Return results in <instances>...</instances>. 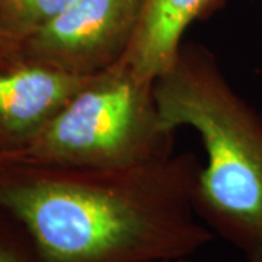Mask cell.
<instances>
[{
	"mask_svg": "<svg viewBox=\"0 0 262 262\" xmlns=\"http://www.w3.org/2000/svg\"><path fill=\"white\" fill-rule=\"evenodd\" d=\"M191 151L83 168L24 160L0 170V208L25 227L37 262H147L214 239L194 207Z\"/></svg>",
	"mask_w": 262,
	"mask_h": 262,
	"instance_id": "cell-1",
	"label": "cell"
},
{
	"mask_svg": "<svg viewBox=\"0 0 262 262\" xmlns=\"http://www.w3.org/2000/svg\"><path fill=\"white\" fill-rule=\"evenodd\" d=\"M162 125L200 136L194 207L201 222L237 248L246 262H262V117L227 80L201 44L182 42L155 82Z\"/></svg>",
	"mask_w": 262,
	"mask_h": 262,
	"instance_id": "cell-2",
	"label": "cell"
},
{
	"mask_svg": "<svg viewBox=\"0 0 262 262\" xmlns=\"http://www.w3.org/2000/svg\"><path fill=\"white\" fill-rule=\"evenodd\" d=\"M172 141L155 82L137 77L120 60L84 84L24 155L50 165L115 168L169 155Z\"/></svg>",
	"mask_w": 262,
	"mask_h": 262,
	"instance_id": "cell-3",
	"label": "cell"
},
{
	"mask_svg": "<svg viewBox=\"0 0 262 262\" xmlns=\"http://www.w3.org/2000/svg\"><path fill=\"white\" fill-rule=\"evenodd\" d=\"M144 0H77L22 41L25 60L91 76L120 61L130 47Z\"/></svg>",
	"mask_w": 262,
	"mask_h": 262,
	"instance_id": "cell-4",
	"label": "cell"
},
{
	"mask_svg": "<svg viewBox=\"0 0 262 262\" xmlns=\"http://www.w3.org/2000/svg\"><path fill=\"white\" fill-rule=\"evenodd\" d=\"M94 76L25 58L0 69V150L24 153Z\"/></svg>",
	"mask_w": 262,
	"mask_h": 262,
	"instance_id": "cell-5",
	"label": "cell"
},
{
	"mask_svg": "<svg viewBox=\"0 0 262 262\" xmlns=\"http://www.w3.org/2000/svg\"><path fill=\"white\" fill-rule=\"evenodd\" d=\"M223 3L225 0H144L136 35L121 61L137 77L156 82L178 56L188 27Z\"/></svg>",
	"mask_w": 262,
	"mask_h": 262,
	"instance_id": "cell-6",
	"label": "cell"
},
{
	"mask_svg": "<svg viewBox=\"0 0 262 262\" xmlns=\"http://www.w3.org/2000/svg\"><path fill=\"white\" fill-rule=\"evenodd\" d=\"M77 0H0V25L22 42Z\"/></svg>",
	"mask_w": 262,
	"mask_h": 262,
	"instance_id": "cell-7",
	"label": "cell"
},
{
	"mask_svg": "<svg viewBox=\"0 0 262 262\" xmlns=\"http://www.w3.org/2000/svg\"><path fill=\"white\" fill-rule=\"evenodd\" d=\"M0 262H37L28 232L3 208H0Z\"/></svg>",
	"mask_w": 262,
	"mask_h": 262,
	"instance_id": "cell-8",
	"label": "cell"
},
{
	"mask_svg": "<svg viewBox=\"0 0 262 262\" xmlns=\"http://www.w3.org/2000/svg\"><path fill=\"white\" fill-rule=\"evenodd\" d=\"M22 60V42L0 25V69L18 64Z\"/></svg>",
	"mask_w": 262,
	"mask_h": 262,
	"instance_id": "cell-9",
	"label": "cell"
},
{
	"mask_svg": "<svg viewBox=\"0 0 262 262\" xmlns=\"http://www.w3.org/2000/svg\"><path fill=\"white\" fill-rule=\"evenodd\" d=\"M27 160V156L24 153H18V151H5V150H0V170L2 169L9 168L13 166L16 163H20Z\"/></svg>",
	"mask_w": 262,
	"mask_h": 262,
	"instance_id": "cell-10",
	"label": "cell"
},
{
	"mask_svg": "<svg viewBox=\"0 0 262 262\" xmlns=\"http://www.w3.org/2000/svg\"><path fill=\"white\" fill-rule=\"evenodd\" d=\"M147 262H192L188 259V256H181V258H169V259H155V261Z\"/></svg>",
	"mask_w": 262,
	"mask_h": 262,
	"instance_id": "cell-11",
	"label": "cell"
}]
</instances>
